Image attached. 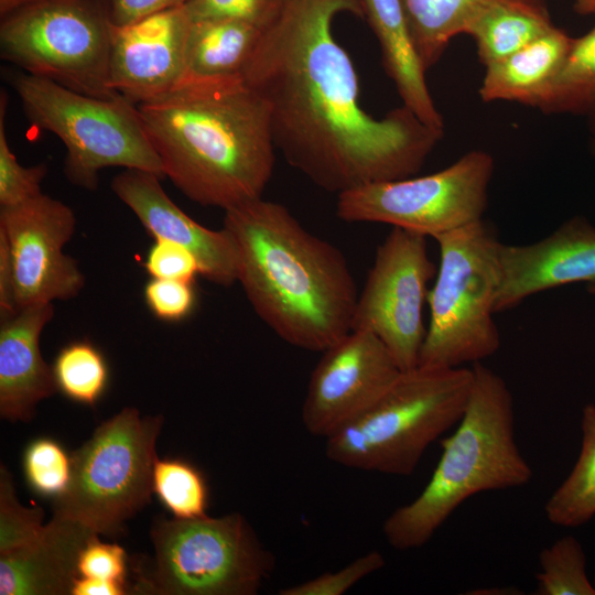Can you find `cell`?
<instances>
[{
	"label": "cell",
	"mask_w": 595,
	"mask_h": 595,
	"mask_svg": "<svg viewBox=\"0 0 595 595\" xmlns=\"http://www.w3.org/2000/svg\"><path fill=\"white\" fill-rule=\"evenodd\" d=\"M163 418L141 416L127 407L101 423L72 458L67 489L54 502V517L84 524L98 534L119 532L150 502L155 442Z\"/></svg>",
	"instance_id": "9"
},
{
	"label": "cell",
	"mask_w": 595,
	"mask_h": 595,
	"mask_svg": "<svg viewBox=\"0 0 595 595\" xmlns=\"http://www.w3.org/2000/svg\"><path fill=\"white\" fill-rule=\"evenodd\" d=\"M386 565L381 552L371 550L334 572L281 588L280 595H343L366 576Z\"/></svg>",
	"instance_id": "33"
},
{
	"label": "cell",
	"mask_w": 595,
	"mask_h": 595,
	"mask_svg": "<svg viewBox=\"0 0 595 595\" xmlns=\"http://www.w3.org/2000/svg\"><path fill=\"white\" fill-rule=\"evenodd\" d=\"M434 239L441 262L429 291L430 322L418 366L456 368L479 363L500 346L494 321L500 242L484 219Z\"/></svg>",
	"instance_id": "6"
},
{
	"label": "cell",
	"mask_w": 595,
	"mask_h": 595,
	"mask_svg": "<svg viewBox=\"0 0 595 595\" xmlns=\"http://www.w3.org/2000/svg\"><path fill=\"white\" fill-rule=\"evenodd\" d=\"M361 0H285L241 75L267 101L275 147L321 188L340 194L414 175L443 130L403 105L381 118L360 104L357 73L333 32Z\"/></svg>",
	"instance_id": "1"
},
{
	"label": "cell",
	"mask_w": 595,
	"mask_h": 595,
	"mask_svg": "<svg viewBox=\"0 0 595 595\" xmlns=\"http://www.w3.org/2000/svg\"><path fill=\"white\" fill-rule=\"evenodd\" d=\"M473 385L457 428L442 440L440 461L425 487L382 524L396 550L423 547L469 497L524 486L532 469L515 439L513 398L506 381L473 364Z\"/></svg>",
	"instance_id": "4"
},
{
	"label": "cell",
	"mask_w": 595,
	"mask_h": 595,
	"mask_svg": "<svg viewBox=\"0 0 595 595\" xmlns=\"http://www.w3.org/2000/svg\"><path fill=\"white\" fill-rule=\"evenodd\" d=\"M127 593H129L128 587L123 583L87 577H77L72 588V595H123Z\"/></svg>",
	"instance_id": "40"
},
{
	"label": "cell",
	"mask_w": 595,
	"mask_h": 595,
	"mask_svg": "<svg viewBox=\"0 0 595 595\" xmlns=\"http://www.w3.org/2000/svg\"><path fill=\"white\" fill-rule=\"evenodd\" d=\"M473 370L416 366L368 409L325 439L326 457L347 468L410 476L424 452L461 420Z\"/></svg>",
	"instance_id": "5"
},
{
	"label": "cell",
	"mask_w": 595,
	"mask_h": 595,
	"mask_svg": "<svg viewBox=\"0 0 595 595\" xmlns=\"http://www.w3.org/2000/svg\"><path fill=\"white\" fill-rule=\"evenodd\" d=\"M302 404L305 430L327 437L376 402L402 370L371 332L351 329L322 351Z\"/></svg>",
	"instance_id": "14"
},
{
	"label": "cell",
	"mask_w": 595,
	"mask_h": 595,
	"mask_svg": "<svg viewBox=\"0 0 595 595\" xmlns=\"http://www.w3.org/2000/svg\"><path fill=\"white\" fill-rule=\"evenodd\" d=\"M554 26L548 8L500 3L469 26L482 64L487 67L524 47Z\"/></svg>",
	"instance_id": "24"
},
{
	"label": "cell",
	"mask_w": 595,
	"mask_h": 595,
	"mask_svg": "<svg viewBox=\"0 0 595 595\" xmlns=\"http://www.w3.org/2000/svg\"><path fill=\"white\" fill-rule=\"evenodd\" d=\"M263 29L237 19L192 20L186 46V75L217 77L241 74Z\"/></svg>",
	"instance_id": "22"
},
{
	"label": "cell",
	"mask_w": 595,
	"mask_h": 595,
	"mask_svg": "<svg viewBox=\"0 0 595 595\" xmlns=\"http://www.w3.org/2000/svg\"><path fill=\"white\" fill-rule=\"evenodd\" d=\"M110 30L104 1L41 0L2 17L0 54L24 73L112 99Z\"/></svg>",
	"instance_id": "10"
},
{
	"label": "cell",
	"mask_w": 595,
	"mask_h": 595,
	"mask_svg": "<svg viewBox=\"0 0 595 595\" xmlns=\"http://www.w3.org/2000/svg\"><path fill=\"white\" fill-rule=\"evenodd\" d=\"M19 311L10 251L6 238L0 235V318H10Z\"/></svg>",
	"instance_id": "39"
},
{
	"label": "cell",
	"mask_w": 595,
	"mask_h": 595,
	"mask_svg": "<svg viewBox=\"0 0 595 595\" xmlns=\"http://www.w3.org/2000/svg\"><path fill=\"white\" fill-rule=\"evenodd\" d=\"M284 3L285 0H188L185 8L192 20L237 19L264 30L279 17Z\"/></svg>",
	"instance_id": "34"
},
{
	"label": "cell",
	"mask_w": 595,
	"mask_h": 595,
	"mask_svg": "<svg viewBox=\"0 0 595 595\" xmlns=\"http://www.w3.org/2000/svg\"><path fill=\"white\" fill-rule=\"evenodd\" d=\"M54 316L53 303L30 305L0 325V414L29 421L36 404L57 390L42 357L40 337Z\"/></svg>",
	"instance_id": "18"
},
{
	"label": "cell",
	"mask_w": 595,
	"mask_h": 595,
	"mask_svg": "<svg viewBox=\"0 0 595 595\" xmlns=\"http://www.w3.org/2000/svg\"><path fill=\"white\" fill-rule=\"evenodd\" d=\"M593 583H594V585H595V576H594Z\"/></svg>",
	"instance_id": "46"
},
{
	"label": "cell",
	"mask_w": 595,
	"mask_h": 595,
	"mask_svg": "<svg viewBox=\"0 0 595 595\" xmlns=\"http://www.w3.org/2000/svg\"><path fill=\"white\" fill-rule=\"evenodd\" d=\"M192 283L152 278L144 286L145 304L162 321H182L195 306L196 295Z\"/></svg>",
	"instance_id": "35"
},
{
	"label": "cell",
	"mask_w": 595,
	"mask_h": 595,
	"mask_svg": "<svg viewBox=\"0 0 595 595\" xmlns=\"http://www.w3.org/2000/svg\"><path fill=\"white\" fill-rule=\"evenodd\" d=\"M43 511L22 506L10 473L0 468V555L32 543L42 533Z\"/></svg>",
	"instance_id": "31"
},
{
	"label": "cell",
	"mask_w": 595,
	"mask_h": 595,
	"mask_svg": "<svg viewBox=\"0 0 595 595\" xmlns=\"http://www.w3.org/2000/svg\"><path fill=\"white\" fill-rule=\"evenodd\" d=\"M364 18L379 41L382 64L403 106L423 123L443 130L444 120L425 80L423 66L399 0H361Z\"/></svg>",
	"instance_id": "20"
},
{
	"label": "cell",
	"mask_w": 595,
	"mask_h": 595,
	"mask_svg": "<svg viewBox=\"0 0 595 595\" xmlns=\"http://www.w3.org/2000/svg\"><path fill=\"white\" fill-rule=\"evenodd\" d=\"M41 0H0V14L4 17L14 10Z\"/></svg>",
	"instance_id": "41"
},
{
	"label": "cell",
	"mask_w": 595,
	"mask_h": 595,
	"mask_svg": "<svg viewBox=\"0 0 595 595\" xmlns=\"http://www.w3.org/2000/svg\"><path fill=\"white\" fill-rule=\"evenodd\" d=\"M152 278L193 282L201 274L196 256L186 247L164 238H154L144 259Z\"/></svg>",
	"instance_id": "36"
},
{
	"label": "cell",
	"mask_w": 595,
	"mask_h": 595,
	"mask_svg": "<svg viewBox=\"0 0 595 595\" xmlns=\"http://www.w3.org/2000/svg\"><path fill=\"white\" fill-rule=\"evenodd\" d=\"M188 0H104L113 24H127L147 15L185 6Z\"/></svg>",
	"instance_id": "38"
},
{
	"label": "cell",
	"mask_w": 595,
	"mask_h": 595,
	"mask_svg": "<svg viewBox=\"0 0 595 595\" xmlns=\"http://www.w3.org/2000/svg\"><path fill=\"white\" fill-rule=\"evenodd\" d=\"M426 237L392 227L378 246L374 264L358 294L351 329L375 334L402 371L419 365L426 335L423 309L435 274Z\"/></svg>",
	"instance_id": "12"
},
{
	"label": "cell",
	"mask_w": 595,
	"mask_h": 595,
	"mask_svg": "<svg viewBox=\"0 0 595 595\" xmlns=\"http://www.w3.org/2000/svg\"><path fill=\"white\" fill-rule=\"evenodd\" d=\"M594 107L595 24L584 35L573 37L551 90L539 109L545 113L588 115Z\"/></svg>",
	"instance_id": "26"
},
{
	"label": "cell",
	"mask_w": 595,
	"mask_h": 595,
	"mask_svg": "<svg viewBox=\"0 0 595 595\" xmlns=\"http://www.w3.org/2000/svg\"><path fill=\"white\" fill-rule=\"evenodd\" d=\"M574 10L582 15L595 14V0H572Z\"/></svg>",
	"instance_id": "42"
},
{
	"label": "cell",
	"mask_w": 595,
	"mask_h": 595,
	"mask_svg": "<svg viewBox=\"0 0 595 595\" xmlns=\"http://www.w3.org/2000/svg\"><path fill=\"white\" fill-rule=\"evenodd\" d=\"M152 488L174 518L191 519L206 515L208 489L205 478L185 461L156 458Z\"/></svg>",
	"instance_id": "29"
},
{
	"label": "cell",
	"mask_w": 595,
	"mask_h": 595,
	"mask_svg": "<svg viewBox=\"0 0 595 595\" xmlns=\"http://www.w3.org/2000/svg\"><path fill=\"white\" fill-rule=\"evenodd\" d=\"M500 285L496 313L565 284L595 282V226L575 216L529 245L499 246Z\"/></svg>",
	"instance_id": "16"
},
{
	"label": "cell",
	"mask_w": 595,
	"mask_h": 595,
	"mask_svg": "<svg viewBox=\"0 0 595 595\" xmlns=\"http://www.w3.org/2000/svg\"><path fill=\"white\" fill-rule=\"evenodd\" d=\"M154 563L133 591L161 595H255L274 556L238 512L156 521Z\"/></svg>",
	"instance_id": "8"
},
{
	"label": "cell",
	"mask_w": 595,
	"mask_h": 595,
	"mask_svg": "<svg viewBox=\"0 0 595 595\" xmlns=\"http://www.w3.org/2000/svg\"><path fill=\"white\" fill-rule=\"evenodd\" d=\"M573 37L555 25L513 54L485 67L483 101H510L540 108L562 67Z\"/></svg>",
	"instance_id": "21"
},
{
	"label": "cell",
	"mask_w": 595,
	"mask_h": 595,
	"mask_svg": "<svg viewBox=\"0 0 595 595\" xmlns=\"http://www.w3.org/2000/svg\"><path fill=\"white\" fill-rule=\"evenodd\" d=\"M76 230L73 209L48 195L0 209L19 310L76 298L85 285L78 263L63 252Z\"/></svg>",
	"instance_id": "13"
},
{
	"label": "cell",
	"mask_w": 595,
	"mask_h": 595,
	"mask_svg": "<svg viewBox=\"0 0 595 595\" xmlns=\"http://www.w3.org/2000/svg\"><path fill=\"white\" fill-rule=\"evenodd\" d=\"M589 117V130L594 136L595 139V107L594 109L588 113Z\"/></svg>",
	"instance_id": "43"
},
{
	"label": "cell",
	"mask_w": 595,
	"mask_h": 595,
	"mask_svg": "<svg viewBox=\"0 0 595 595\" xmlns=\"http://www.w3.org/2000/svg\"><path fill=\"white\" fill-rule=\"evenodd\" d=\"M593 145H594L593 148H594V152H595V139H594V143H593Z\"/></svg>",
	"instance_id": "45"
},
{
	"label": "cell",
	"mask_w": 595,
	"mask_h": 595,
	"mask_svg": "<svg viewBox=\"0 0 595 595\" xmlns=\"http://www.w3.org/2000/svg\"><path fill=\"white\" fill-rule=\"evenodd\" d=\"M494 158L474 150L450 166L419 177L375 182L338 194L337 216L383 223L433 238L483 219Z\"/></svg>",
	"instance_id": "11"
},
{
	"label": "cell",
	"mask_w": 595,
	"mask_h": 595,
	"mask_svg": "<svg viewBox=\"0 0 595 595\" xmlns=\"http://www.w3.org/2000/svg\"><path fill=\"white\" fill-rule=\"evenodd\" d=\"M237 281L285 343L324 351L351 331L358 291L340 250L262 197L225 210Z\"/></svg>",
	"instance_id": "3"
},
{
	"label": "cell",
	"mask_w": 595,
	"mask_h": 595,
	"mask_svg": "<svg viewBox=\"0 0 595 595\" xmlns=\"http://www.w3.org/2000/svg\"><path fill=\"white\" fill-rule=\"evenodd\" d=\"M137 107L164 176L191 201L227 210L262 197L277 147L268 104L241 74L185 76Z\"/></svg>",
	"instance_id": "2"
},
{
	"label": "cell",
	"mask_w": 595,
	"mask_h": 595,
	"mask_svg": "<svg viewBox=\"0 0 595 595\" xmlns=\"http://www.w3.org/2000/svg\"><path fill=\"white\" fill-rule=\"evenodd\" d=\"M154 173L130 170L113 177L111 190L138 217L153 238L188 248L197 258L201 275L229 286L237 281L232 244L221 228H206L186 215L165 193Z\"/></svg>",
	"instance_id": "17"
},
{
	"label": "cell",
	"mask_w": 595,
	"mask_h": 595,
	"mask_svg": "<svg viewBox=\"0 0 595 595\" xmlns=\"http://www.w3.org/2000/svg\"><path fill=\"white\" fill-rule=\"evenodd\" d=\"M78 577L99 578L126 584L127 555L115 543L94 537L83 549L77 566Z\"/></svg>",
	"instance_id": "37"
},
{
	"label": "cell",
	"mask_w": 595,
	"mask_h": 595,
	"mask_svg": "<svg viewBox=\"0 0 595 595\" xmlns=\"http://www.w3.org/2000/svg\"><path fill=\"white\" fill-rule=\"evenodd\" d=\"M586 289L589 294L595 295V282L588 283Z\"/></svg>",
	"instance_id": "44"
},
{
	"label": "cell",
	"mask_w": 595,
	"mask_h": 595,
	"mask_svg": "<svg viewBox=\"0 0 595 595\" xmlns=\"http://www.w3.org/2000/svg\"><path fill=\"white\" fill-rule=\"evenodd\" d=\"M536 574L538 595H595V585L586 573V555L581 542L564 536L544 548Z\"/></svg>",
	"instance_id": "28"
},
{
	"label": "cell",
	"mask_w": 595,
	"mask_h": 595,
	"mask_svg": "<svg viewBox=\"0 0 595 595\" xmlns=\"http://www.w3.org/2000/svg\"><path fill=\"white\" fill-rule=\"evenodd\" d=\"M8 96L0 94V205L14 206L42 194L47 165L23 166L11 151L6 132Z\"/></svg>",
	"instance_id": "30"
},
{
	"label": "cell",
	"mask_w": 595,
	"mask_h": 595,
	"mask_svg": "<svg viewBox=\"0 0 595 595\" xmlns=\"http://www.w3.org/2000/svg\"><path fill=\"white\" fill-rule=\"evenodd\" d=\"M98 533L54 517L29 545L0 555L1 595H72L83 549Z\"/></svg>",
	"instance_id": "19"
},
{
	"label": "cell",
	"mask_w": 595,
	"mask_h": 595,
	"mask_svg": "<svg viewBox=\"0 0 595 595\" xmlns=\"http://www.w3.org/2000/svg\"><path fill=\"white\" fill-rule=\"evenodd\" d=\"M12 85L30 122L63 142L72 184L95 191L99 172L112 166L164 176L138 107L122 96L96 98L28 73L13 76Z\"/></svg>",
	"instance_id": "7"
},
{
	"label": "cell",
	"mask_w": 595,
	"mask_h": 595,
	"mask_svg": "<svg viewBox=\"0 0 595 595\" xmlns=\"http://www.w3.org/2000/svg\"><path fill=\"white\" fill-rule=\"evenodd\" d=\"M581 448L565 479L548 498L544 513L552 524L575 528L595 517V404L582 410Z\"/></svg>",
	"instance_id": "25"
},
{
	"label": "cell",
	"mask_w": 595,
	"mask_h": 595,
	"mask_svg": "<svg viewBox=\"0 0 595 595\" xmlns=\"http://www.w3.org/2000/svg\"><path fill=\"white\" fill-rule=\"evenodd\" d=\"M413 41L428 71L451 41L467 34L473 22L488 8L500 3L548 8L547 0H399Z\"/></svg>",
	"instance_id": "23"
},
{
	"label": "cell",
	"mask_w": 595,
	"mask_h": 595,
	"mask_svg": "<svg viewBox=\"0 0 595 595\" xmlns=\"http://www.w3.org/2000/svg\"><path fill=\"white\" fill-rule=\"evenodd\" d=\"M29 485L44 496H61L72 477V458L63 447L51 439L32 442L23 459Z\"/></svg>",
	"instance_id": "32"
},
{
	"label": "cell",
	"mask_w": 595,
	"mask_h": 595,
	"mask_svg": "<svg viewBox=\"0 0 595 595\" xmlns=\"http://www.w3.org/2000/svg\"><path fill=\"white\" fill-rule=\"evenodd\" d=\"M52 368L57 390L79 403L94 405L106 388V360L87 340L72 342L63 347Z\"/></svg>",
	"instance_id": "27"
},
{
	"label": "cell",
	"mask_w": 595,
	"mask_h": 595,
	"mask_svg": "<svg viewBox=\"0 0 595 595\" xmlns=\"http://www.w3.org/2000/svg\"><path fill=\"white\" fill-rule=\"evenodd\" d=\"M192 19L185 6L163 10L110 30L109 84L138 106L178 85L186 75Z\"/></svg>",
	"instance_id": "15"
}]
</instances>
